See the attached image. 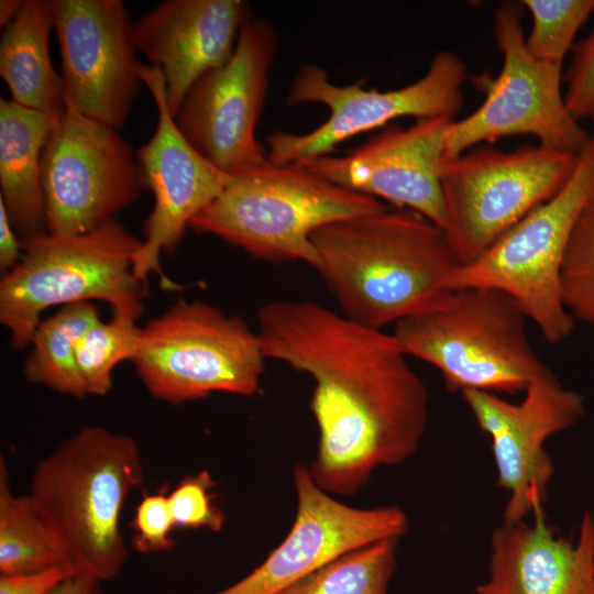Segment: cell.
I'll return each instance as SVG.
<instances>
[{
  "mask_svg": "<svg viewBox=\"0 0 594 594\" xmlns=\"http://www.w3.org/2000/svg\"><path fill=\"white\" fill-rule=\"evenodd\" d=\"M265 359L308 374L319 431L308 466L329 494L353 496L380 466L418 450L429 395L392 333L358 323L312 300H275L257 312Z\"/></svg>",
  "mask_w": 594,
  "mask_h": 594,
  "instance_id": "cell-1",
  "label": "cell"
},
{
  "mask_svg": "<svg viewBox=\"0 0 594 594\" xmlns=\"http://www.w3.org/2000/svg\"><path fill=\"white\" fill-rule=\"evenodd\" d=\"M311 242L342 315L381 330L438 302L461 265L447 232L404 208L328 223Z\"/></svg>",
  "mask_w": 594,
  "mask_h": 594,
  "instance_id": "cell-2",
  "label": "cell"
},
{
  "mask_svg": "<svg viewBox=\"0 0 594 594\" xmlns=\"http://www.w3.org/2000/svg\"><path fill=\"white\" fill-rule=\"evenodd\" d=\"M141 457L133 437L88 426L34 469L26 496L74 576L99 583L125 565L120 520L144 479Z\"/></svg>",
  "mask_w": 594,
  "mask_h": 594,
  "instance_id": "cell-3",
  "label": "cell"
},
{
  "mask_svg": "<svg viewBox=\"0 0 594 594\" xmlns=\"http://www.w3.org/2000/svg\"><path fill=\"white\" fill-rule=\"evenodd\" d=\"M384 208L380 199L338 186L304 164L267 160L232 175L190 227L255 257L300 261L316 268L311 235L317 229Z\"/></svg>",
  "mask_w": 594,
  "mask_h": 594,
  "instance_id": "cell-4",
  "label": "cell"
},
{
  "mask_svg": "<svg viewBox=\"0 0 594 594\" xmlns=\"http://www.w3.org/2000/svg\"><path fill=\"white\" fill-rule=\"evenodd\" d=\"M19 263L0 280V322L15 349L30 345L54 306L102 300L113 314L140 318L147 284L133 271L142 240L112 220L80 234L23 238Z\"/></svg>",
  "mask_w": 594,
  "mask_h": 594,
  "instance_id": "cell-5",
  "label": "cell"
},
{
  "mask_svg": "<svg viewBox=\"0 0 594 594\" xmlns=\"http://www.w3.org/2000/svg\"><path fill=\"white\" fill-rule=\"evenodd\" d=\"M528 318L503 290L472 286L449 290L433 306L394 324L403 352L441 373L451 392L525 391L550 369L527 336Z\"/></svg>",
  "mask_w": 594,
  "mask_h": 594,
  "instance_id": "cell-6",
  "label": "cell"
},
{
  "mask_svg": "<svg viewBox=\"0 0 594 594\" xmlns=\"http://www.w3.org/2000/svg\"><path fill=\"white\" fill-rule=\"evenodd\" d=\"M593 200L594 129L560 191L519 220L476 260L454 270L446 289L482 286L503 290L517 301L548 342L563 341L573 331L574 318L561 300V263L579 216Z\"/></svg>",
  "mask_w": 594,
  "mask_h": 594,
  "instance_id": "cell-7",
  "label": "cell"
},
{
  "mask_svg": "<svg viewBox=\"0 0 594 594\" xmlns=\"http://www.w3.org/2000/svg\"><path fill=\"white\" fill-rule=\"evenodd\" d=\"M265 360L258 333L241 318L182 299L141 327L131 361L153 397L178 405L213 393L255 395Z\"/></svg>",
  "mask_w": 594,
  "mask_h": 594,
  "instance_id": "cell-8",
  "label": "cell"
},
{
  "mask_svg": "<svg viewBox=\"0 0 594 594\" xmlns=\"http://www.w3.org/2000/svg\"><path fill=\"white\" fill-rule=\"evenodd\" d=\"M578 154L541 145L503 151L480 145L443 158L447 232L461 262L481 256L505 232L566 184Z\"/></svg>",
  "mask_w": 594,
  "mask_h": 594,
  "instance_id": "cell-9",
  "label": "cell"
},
{
  "mask_svg": "<svg viewBox=\"0 0 594 594\" xmlns=\"http://www.w3.org/2000/svg\"><path fill=\"white\" fill-rule=\"evenodd\" d=\"M468 75L463 59L448 50L432 57L418 80L385 91L363 89L360 81L338 86L321 66L304 65L292 81L287 103H321L330 114L308 133L277 131L267 135V158L284 165L328 155L341 142L402 117L453 121L464 102L462 89Z\"/></svg>",
  "mask_w": 594,
  "mask_h": 594,
  "instance_id": "cell-10",
  "label": "cell"
},
{
  "mask_svg": "<svg viewBox=\"0 0 594 594\" xmlns=\"http://www.w3.org/2000/svg\"><path fill=\"white\" fill-rule=\"evenodd\" d=\"M522 4L501 3L493 20L503 64L483 103L468 117L449 123L444 158L482 143L515 135H531L538 144L579 154L590 133L568 111L562 92V65L542 62L526 47Z\"/></svg>",
  "mask_w": 594,
  "mask_h": 594,
  "instance_id": "cell-11",
  "label": "cell"
},
{
  "mask_svg": "<svg viewBox=\"0 0 594 594\" xmlns=\"http://www.w3.org/2000/svg\"><path fill=\"white\" fill-rule=\"evenodd\" d=\"M65 102L42 157L45 228L53 234H80L116 220L147 187L118 129Z\"/></svg>",
  "mask_w": 594,
  "mask_h": 594,
  "instance_id": "cell-12",
  "label": "cell"
},
{
  "mask_svg": "<svg viewBox=\"0 0 594 594\" xmlns=\"http://www.w3.org/2000/svg\"><path fill=\"white\" fill-rule=\"evenodd\" d=\"M278 51L274 26L265 20L249 21L231 58L193 85L175 117L187 141L229 175L268 160L255 128Z\"/></svg>",
  "mask_w": 594,
  "mask_h": 594,
  "instance_id": "cell-13",
  "label": "cell"
},
{
  "mask_svg": "<svg viewBox=\"0 0 594 594\" xmlns=\"http://www.w3.org/2000/svg\"><path fill=\"white\" fill-rule=\"evenodd\" d=\"M519 403L496 393L470 389L462 397L480 429L491 439L497 484L508 493L503 521L524 520L547 502L554 464L546 441L585 414L581 394L564 387L551 370L534 378Z\"/></svg>",
  "mask_w": 594,
  "mask_h": 594,
  "instance_id": "cell-14",
  "label": "cell"
},
{
  "mask_svg": "<svg viewBox=\"0 0 594 594\" xmlns=\"http://www.w3.org/2000/svg\"><path fill=\"white\" fill-rule=\"evenodd\" d=\"M65 98L81 114L121 128L143 81L133 22L121 0H48Z\"/></svg>",
  "mask_w": 594,
  "mask_h": 594,
  "instance_id": "cell-15",
  "label": "cell"
},
{
  "mask_svg": "<svg viewBox=\"0 0 594 594\" xmlns=\"http://www.w3.org/2000/svg\"><path fill=\"white\" fill-rule=\"evenodd\" d=\"M138 70L154 98L158 120L152 138L135 154L154 206L143 226L133 271L145 284L157 274L163 287L173 288L162 271L161 255L177 248L193 219L222 193L232 175L212 165L180 132L167 106L161 70L143 63Z\"/></svg>",
  "mask_w": 594,
  "mask_h": 594,
  "instance_id": "cell-16",
  "label": "cell"
},
{
  "mask_svg": "<svg viewBox=\"0 0 594 594\" xmlns=\"http://www.w3.org/2000/svg\"><path fill=\"white\" fill-rule=\"evenodd\" d=\"M296 515L284 540L246 576L215 594H277L333 559L409 527L397 506L356 508L320 488L306 465L293 471Z\"/></svg>",
  "mask_w": 594,
  "mask_h": 594,
  "instance_id": "cell-17",
  "label": "cell"
},
{
  "mask_svg": "<svg viewBox=\"0 0 594 594\" xmlns=\"http://www.w3.org/2000/svg\"><path fill=\"white\" fill-rule=\"evenodd\" d=\"M450 122L420 119L408 128L386 129L343 156L300 164L338 186L414 210L444 230L441 165Z\"/></svg>",
  "mask_w": 594,
  "mask_h": 594,
  "instance_id": "cell-18",
  "label": "cell"
},
{
  "mask_svg": "<svg viewBox=\"0 0 594 594\" xmlns=\"http://www.w3.org/2000/svg\"><path fill=\"white\" fill-rule=\"evenodd\" d=\"M249 21L245 1L168 0L133 22L135 48L161 70L174 118L193 85L231 58Z\"/></svg>",
  "mask_w": 594,
  "mask_h": 594,
  "instance_id": "cell-19",
  "label": "cell"
},
{
  "mask_svg": "<svg viewBox=\"0 0 594 594\" xmlns=\"http://www.w3.org/2000/svg\"><path fill=\"white\" fill-rule=\"evenodd\" d=\"M541 503L534 521H503L490 539L488 575L475 594H594V516L575 541L559 537Z\"/></svg>",
  "mask_w": 594,
  "mask_h": 594,
  "instance_id": "cell-20",
  "label": "cell"
},
{
  "mask_svg": "<svg viewBox=\"0 0 594 594\" xmlns=\"http://www.w3.org/2000/svg\"><path fill=\"white\" fill-rule=\"evenodd\" d=\"M62 116L0 100V200L22 239L45 231L42 157Z\"/></svg>",
  "mask_w": 594,
  "mask_h": 594,
  "instance_id": "cell-21",
  "label": "cell"
},
{
  "mask_svg": "<svg viewBox=\"0 0 594 594\" xmlns=\"http://www.w3.org/2000/svg\"><path fill=\"white\" fill-rule=\"evenodd\" d=\"M54 30L48 0H24L0 42V74L11 100L25 108L62 116L63 81L50 55Z\"/></svg>",
  "mask_w": 594,
  "mask_h": 594,
  "instance_id": "cell-22",
  "label": "cell"
},
{
  "mask_svg": "<svg viewBox=\"0 0 594 594\" xmlns=\"http://www.w3.org/2000/svg\"><path fill=\"white\" fill-rule=\"evenodd\" d=\"M91 301L63 306L36 327L23 373L28 381L75 398L87 396L77 365V345L99 319Z\"/></svg>",
  "mask_w": 594,
  "mask_h": 594,
  "instance_id": "cell-23",
  "label": "cell"
},
{
  "mask_svg": "<svg viewBox=\"0 0 594 594\" xmlns=\"http://www.w3.org/2000/svg\"><path fill=\"white\" fill-rule=\"evenodd\" d=\"M64 564L47 529L26 495L12 492L0 461V573L22 574Z\"/></svg>",
  "mask_w": 594,
  "mask_h": 594,
  "instance_id": "cell-24",
  "label": "cell"
},
{
  "mask_svg": "<svg viewBox=\"0 0 594 594\" xmlns=\"http://www.w3.org/2000/svg\"><path fill=\"white\" fill-rule=\"evenodd\" d=\"M399 538H385L333 559L277 594H387Z\"/></svg>",
  "mask_w": 594,
  "mask_h": 594,
  "instance_id": "cell-25",
  "label": "cell"
},
{
  "mask_svg": "<svg viewBox=\"0 0 594 594\" xmlns=\"http://www.w3.org/2000/svg\"><path fill=\"white\" fill-rule=\"evenodd\" d=\"M136 321L132 316L113 314L109 321L99 318L82 334L76 358L87 395H107L116 366L133 359L141 329Z\"/></svg>",
  "mask_w": 594,
  "mask_h": 594,
  "instance_id": "cell-26",
  "label": "cell"
},
{
  "mask_svg": "<svg viewBox=\"0 0 594 594\" xmlns=\"http://www.w3.org/2000/svg\"><path fill=\"white\" fill-rule=\"evenodd\" d=\"M531 15L528 52L542 62L562 65L580 28L594 12V0H522Z\"/></svg>",
  "mask_w": 594,
  "mask_h": 594,
  "instance_id": "cell-27",
  "label": "cell"
},
{
  "mask_svg": "<svg viewBox=\"0 0 594 594\" xmlns=\"http://www.w3.org/2000/svg\"><path fill=\"white\" fill-rule=\"evenodd\" d=\"M560 294L573 318L594 326V200L570 234L560 268Z\"/></svg>",
  "mask_w": 594,
  "mask_h": 594,
  "instance_id": "cell-28",
  "label": "cell"
},
{
  "mask_svg": "<svg viewBox=\"0 0 594 594\" xmlns=\"http://www.w3.org/2000/svg\"><path fill=\"white\" fill-rule=\"evenodd\" d=\"M216 481L204 470L183 479L168 493V501L176 527L208 529L219 532L226 515L215 503Z\"/></svg>",
  "mask_w": 594,
  "mask_h": 594,
  "instance_id": "cell-29",
  "label": "cell"
},
{
  "mask_svg": "<svg viewBox=\"0 0 594 594\" xmlns=\"http://www.w3.org/2000/svg\"><path fill=\"white\" fill-rule=\"evenodd\" d=\"M175 527L168 494L164 491L143 494L132 519V548L141 553L170 550Z\"/></svg>",
  "mask_w": 594,
  "mask_h": 594,
  "instance_id": "cell-30",
  "label": "cell"
},
{
  "mask_svg": "<svg viewBox=\"0 0 594 594\" xmlns=\"http://www.w3.org/2000/svg\"><path fill=\"white\" fill-rule=\"evenodd\" d=\"M564 102L578 121H594V30L573 46L572 62L563 76Z\"/></svg>",
  "mask_w": 594,
  "mask_h": 594,
  "instance_id": "cell-31",
  "label": "cell"
},
{
  "mask_svg": "<svg viewBox=\"0 0 594 594\" xmlns=\"http://www.w3.org/2000/svg\"><path fill=\"white\" fill-rule=\"evenodd\" d=\"M65 564L22 574H1L0 594H51L54 588L73 576Z\"/></svg>",
  "mask_w": 594,
  "mask_h": 594,
  "instance_id": "cell-32",
  "label": "cell"
},
{
  "mask_svg": "<svg viewBox=\"0 0 594 594\" xmlns=\"http://www.w3.org/2000/svg\"><path fill=\"white\" fill-rule=\"evenodd\" d=\"M22 244L11 223L8 211L0 200V270L4 275L20 261Z\"/></svg>",
  "mask_w": 594,
  "mask_h": 594,
  "instance_id": "cell-33",
  "label": "cell"
},
{
  "mask_svg": "<svg viewBox=\"0 0 594 594\" xmlns=\"http://www.w3.org/2000/svg\"><path fill=\"white\" fill-rule=\"evenodd\" d=\"M51 594H101V592L98 582L73 575L57 585Z\"/></svg>",
  "mask_w": 594,
  "mask_h": 594,
  "instance_id": "cell-34",
  "label": "cell"
},
{
  "mask_svg": "<svg viewBox=\"0 0 594 594\" xmlns=\"http://www.w3.org/2000/svg\"><path fill=\"white\" fill-rule=\"evenodd\" d=\"M21 0H1L0 1V25L7 28L16 16L22 7Z\"/></svg>",
  "mask_w": 594,
  "mask_h": 594,
  "instance_id": "cell-35",
  "label": "cell"
}]
</instances>
